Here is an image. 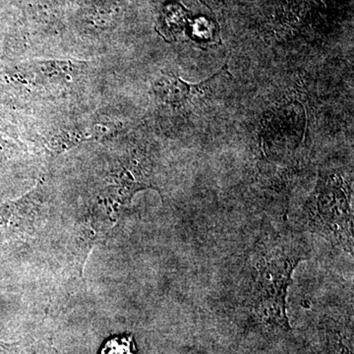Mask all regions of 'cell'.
I'll list each match as a JSON object with an SVG mask.
<instances>
[{"label":"cell","mask_w":354,"mask_h":354,"mask_svg":"<svg viewBox=\"0 0 354 354\" xmlns=\"http://www.w3.org/2000/svg\"><path fill=\"white\" fill-rule=\"evenodd\" d=\"M134 344L131 337L122 335L115 337L106 342L101 354H134Z\"/></svg>","instance_id":"obj_5"},{"label":"cell","mask_w":354,"mask_h":354,"mask_svg":"<svg viewBox=\"0 0 354 354\" xmlns=\"http://www.w3.org/2000/svg\"><path fill=\"white\" fill-rule=\"evenodd\" d=\"M329 341L332 354H353V333L333 330Z\"/></svg>","instance_id":"obj_4"},{"label":"cell","mask_w":354,"mask_h":354,"mask_svg":"<svg viewBox=\"0 0 354 354\" xmlns=\"http://www.w3.org/2000/svg\"><path fill=\"white\" fill-rule=\"evenodd\" d=\"M301 223L309 232L353 255V196L341 176L320 179L305 205Z\"/></svg>","instance_id":"obj_2"},{"label":"cell","mask_w":354,"mask_h":354,"mask_svg":"<svg viewBox=\"0 0 354 354\" xmlns=\"http://www.w3.org/2000/svg\"><path fill=\"white\" fill-rule=\"evenodd\" d=\"M227 69V64H225L218 73L199 84H189L180 79V77L167 74L157 81L153 86V90L162 102L171 106H183L196 95H202L204 91L208 88L209 84L214 82L216 77L220 76Z\"/></svg>","instance_id":"obj_3"},{"label":"cell","mask_w":354,"mask_h":354,"mask_svg":"<svg viewBox=\"0 0 354 354\" xmlns=\"http://www.w3.org/2000/svg\"><path fill=\"white\" fill-rule=\"evenodd\" d=\"M308 248L293 232L262 237L250 255L251 279L247 305L256 322L270 329L290 330L286 297L292 274L308 259Z\"/></svg>","instance_id":"obj_1"}]
</instances>
